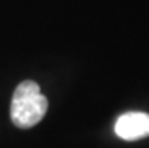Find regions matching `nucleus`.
Wrapping results in <instances>:
<instances>
[{
    "label": "nucleus",
    "mask_w": 149,
    "mask_h": 148,
    "mask_svg": "<svg viewBox=\"0 0 149 148\" xmlns=\"http://www.w3.org/2000/svg\"><path fill=\"white\" fill-rule=\"evenodd\" d=\"M115 132L124 141H139L149 136V114L128 112L120 115L115 124Z\"/></svg>",
    "instance_id": "f03ea898"
},
{
    "label": "nucleus",
    "mask_w": 149,
    "mask_h": 148,
    "mask_svg": "<svg viewBox=\"0 0 149 148\" xmlns=\"http://www.w3.org/2000/svg\"><path fill=\"white\" fill-rule=\"evenodd\" d=\"M48 109L47 98L41 94L36 82L24 80L14 91L11 101V119L20 128H30L44 118Z\"/></svg>",
    "instance_id": "f257e3e1"
}]
</instances>
